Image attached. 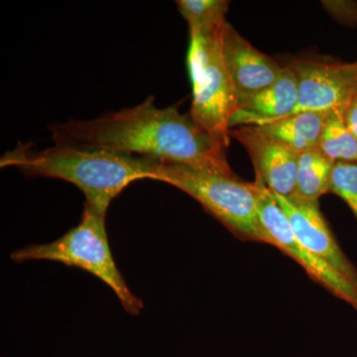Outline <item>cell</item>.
Returning a JSON list of instances; mask_svg holds the SVG:
<instances>
[{
    "instance_id": "obj_1",
    "label": "cell",
    "mask_w": 357,
    "mask_h": 357,
    "mask_svg": "<svg viewBox=\"0 0 357 357\" xmlns=\"http://www.w3.org/2000/svg\"><path fill=\"white\" fill-rule=\"evenodd\" d=\"M55 145L103 150L181 164L234 175L227 149L190 114L175 107L159 109L153 96L136 107L89 121H69L50 126Z\"/></svg>"
},
{
    "instance_id": "obj_2",
    "label": "cell",
    "mask_w": 357,
    "mask_h": 357,
    "mask_svg": "<svg viewBox=\"0 0 357 357\" xmlns=\"http://www.w3.org/2000/svg\"><path fill=\"white\" fill-rule=\"evenodd\" d=\"M158 162L103 150L54 145L38 151L30 145L20 144L1 157L0 166L72 183L86 196L84 204L107 215L112 199L130 183L153 178Z\"/></svg>"
},
{
    "instance_id": "obj_3",
    "label": "cell",
    "mask_w": 357,
    "mask_h": 357,
    "mask_svg": "<svg viewBox=\"0 0 357 357\" xmlns=\"http://www.w3.org/2000/svg\"><path fill=\"white\" fill-rule=\"evenodd\" d=\"M152 180L187 192L239 238L265 243L253 183L243 182L234 174L164 162L157 164Z\"/></svg>"
},
{
    "instance_id": "obj_4",
    "label": "cell",
    "mask_w": 357,
    "mask_h": 357,
    "mask_svg": "<svg viewBox=\"0 0 357 357\" xmlns=\"http://www.w3.org/2000/svg\"><path fill=\"white\" fill-rule=\"evenodd\" d=\"M11 259L50 260L81 268L109 285L129 314L138 316L143 309L142 301L129 289L115 264L105 230V215L88 204H84L81 222L65 236L52 243L31 244L14 251Z\"/></svg>"
},
{
    "instance_id": "obj_5",
    "label": "cell",
    "mask_w": 357,
    "mask_h": 357,
    "mask_svg": "<svg viewBox=\"0 0 357 357\" xmlns=\"http://www.w3.org/2000/svg\"><path fill=\"white\" fill-rule=\"evenodd\" d=\"M223 26L215 31L190 33L188 69L192 88L190 115L227 149L229 119L236 109L237 98L223 61Z\"/></svg>"
},
{
    "instance_id": "obj_6",
    "label": "cell",
    "mask_w": 357,
    "mask_h": 357,
    "mask_svg": "<svg viewBox=\"0 0 357 357\" xmlns=\"http://www.w3.org/2000/svg\"><path fill=\"white\" fill-rule=\"evenodd\" d=\"M253 185L256 194V211L265 243L271 244L292 257L304 268L312 281L357 310L356 286L298 241L287 215L277 203L273 192L260 178H256Z\"/></svg>"
},
{
    "instance_id": "obj_7",
    "label": "cell",
    "mask_w": 357,
    "mask_h": 357,
    "mask_svg": "<svg viewBox=\"0 0 357 357\" xmlns=\"http://www.w3.org/2000/svg\"><path fill=\"white\" fill-rule=\"evenodd\" d=\"M290 67L298 79L295 114L347 112L357 93V62L296 61Z\"/></svg>"
},
{
    "instance_id": "obj_8",
    "label": "cell",
    "mask_w": 357,
    "mask_h": 357,
    "mask_svg": "<svg viewBox=\"0 0 357 357\" xmlns=\"http://www.w3.org/2000/svg\"><path fill=\"white\" fill-rule=\"evenodd\" d=\"M229 137L236 138L245 148L255 166L256 178L270 191L286 198L294 196L300 153L258 126L230 129Z\"/></svg>"
},
{
    "instance_id": "obj_9",
    "label": "cell",
    "mask_w": 357,
    "mask_h": 357,
    "mask_svg": "<svg viewBox=\"0 0 357 357\" xmlns=\"http://www.w3.org/2000/svg\"><path fill=\"white\" fill-rule=\"evenodd\" d=\"M273 195L287 215L298 241L357 288V269L338 245L319 211L318 202L312 203Z\"/></svg>"
},
{
    "instance_id": "obj_10",
    "label": "cell",
    "mask_w": 357,
    "mask_h": 357,
    "mask_svg": "<svg viewBox=\"0 0 357 357\" xmlns=\"http://www.w3.org/2000/svg\"><path fill=\"white\" fill-rule=\"evenodd\" d=\"M223 61L236 91L237 102L274 83L284 67L265 55L225 22L222 34Z\"/></svg>"
},
{
    "instance_id": "obj_11",
    "label": "cell",
    "mask_w": 357,
    "mask_h": 357,
    "mask_svg": "<svg viewBox=\"0 0 357 357\" xmlns=\"http://www.w3.org/2000/svg\"><path fill=\"white\" fill-rule=\"evenodd\" d=\"M297 105V76L292 68L285 67L273 84L237 102L229 129L268 126L295 114Z\"/></svg>"
},
{
    "instance_id": "obj_12",
    "label": "cell",
    "mask_w": 357,
    "mask_h": 357,
    "mask_svg": "<svg viewBox=\"0 0 357 357\" xmlns=\"http://www.w3.org/2000/svg\"><path fill=\"white\" fill-rule=\"evenodd\" d=\"M326 114L328 112H297L281 121L258 128L301 153L319 147Z\"/></svg>"
},
{
    "instance_id": "obj_13",
    "label": "cell",
    "mask_w": 357,
    "mask_h": 357,
    "mask_svg": "<svg viewBox=\"0 0 357 357\" xmlns=\"http://www.w3.org/2000/svg\"><path fill=\"white\" fill-rule=\"evenodd\" d=\"M335 161L319 147L301 152L298 160L295 194L291 198L317 203L331 192Z\"/></svg>"
},
{
    "instance_id": "obj_14",
    "label": "cell",
    "mask_w": 357,
    "mask_h": 357,
    "mask_svg": "<svg viewBox=\"0 0 357 357\" xmlns=\"http://www.w3.org/2000/svg\"><path fill=\"white\" fill-rule=\"evenodd\" d=\"M345 112L326 114L319 148L335 162H357V138L345 121Z\"/></svg>"
},
{
    "instance_id": "obj_15",
    "label": "cell",
    "mask_w": 357,
    "mask_h": 357,
    "mask_svg": "<svg viewBox=\"0 0 357 357\" xmlns=\"http://www.w3.org/2000/svg\"><path fill=\"white\" fill-rule=\"evenodd\" d=\"M176 3L190 33L215 31L227 22L229 6L227 0H178Z\"/></svg>"
},
{
    "instance_id": "obj_16",
    "label": "cell",
    "mask_w": 357,
    "mask_h": 357,
    "mask_svg": "<svg viewBox=\"0 0 357 357\" xmlns=\"http://www.w3.org/2000/svg\"><path fill=\"white\" fill-rule=\"evenodd\" d=\"M331 192L344 199L357 220V162H335Z\"/></svg>"
},
{
    "instance_id": "obj_17",
    "label": "cell",
    "mask_w": 357,
    "mask_h": 357,
    "mask_svg": "<svg viewBox=\"0 0 357 357\" xmlns=\"http://www.w3.org/2000/svg\"><path fill=\"white\" fill-rule=\"evenodd\" d=\"M321 6L340 22L357 24V2L325 0L321 1Z\"/></svg>"
},
{
    "instance_id": "obj_18",
    "label": "cell",
    "mask_w": 357,
    "mask_h": 357,
    "mask_svg": "<svg viewBox=\"0 0 357 357\" xmlns=\"http://www.w3.org/2000/svg\"><path fill=\"white\" fill-rule=\"evenodd\" d=\"M344 116L347 126H349L351 132L357 138V93L354 98H352L351 103H349Z\"/></svg>"
}]
</instances>
